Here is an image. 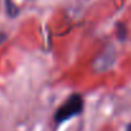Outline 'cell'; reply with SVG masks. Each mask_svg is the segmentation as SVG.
<instances>
[{
	"instance_id": "obj_1",
	"label": "cell",
	"mask_w": 131,
	"mask_h": 131,
	"mask_svg": "<svg viewBox=\"0 0 131 131\" xmlns=\"http://www.w3.org/2000/svg\"><path fill=\"white\" fill-rule=\"evenodd\" d=\"M82 111H84V98L80 94H72L55 111L54 122L57 126H59L63 122L81 114Z\"/></svg>"
},
{
	"instance_id": "obj_3",
	"label": "cell",
	"mask_w": 131,
	"mask_h": 131,
	"mask_svg": "<svg viewBox=\"0 0 131 131\" xmlns=\"http://www.w3.org/2000/svg\"><path fill=\"white\" fill-rule=\"evenodd\" d=\"M8 39V36H7V34L5 32H2V31H0V45H2L5 40Z\"/></svg>"
},
{
	"instance_id": "obj_4",
	"label": "cell",
	"mask_w": 131,
	"mask_h": 131,
	"mask_svg": "<svg viewBox=\"0 0 131 131\" xmlns=\"http://www.w3.org/2000/svg\"><path fill=\"white\" fill-rule=\"evenodd\" d=\"M126 131H131V123H128V125H127V128H126Z\"/></svg>"
},
{
	"instance_id": "obj_2",
	"label": "cell",
	"mask_w": 131,
	"mask_h": 131,
	"mask_svg": "<svg viewBox=\"0 0 131 131\" xmlns=\"http://www.w3.org/2000/svg\"><path fill=\"white\" fill-rule=\"evenodd\" d=\"M5 3V9H7V14L10 17V18H14L18 13H19V9L18 7L13 3V0H4Z\"/></svg>"
}]
</instances>
